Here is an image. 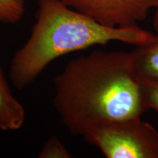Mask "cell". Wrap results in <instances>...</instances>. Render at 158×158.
Returning a JSON list of instances; mask_svg holds the SVG:
<instances>
[{
	"label": "cell",
	"mask_w": 158,
	"mask_h": 158,
	"mask_svg": "<svg viewBox=\"0 0 158 158\" xmlns=\"http://www.w3.org/2000/svg\"><path fill=\"white\" fill-rule=\"evenodd\" d=\"M54 106L70 133L141 116L143 104L131 52L94 51L72 59L54 78Z\"/></svg>",
	"instance_id": "obj_1"
},
{
	"label": "cell",
	"mask_w": 158,
	"mask_h": 158,
	"mask_svg": "<svg viewBox=\"0 0 158 158\" xmlns=\"http://www.w3.org/2000/svg\"><path fill=\"white\" fill-rule=\"evenodd\" d=\"M37 5L30 36L15 51L10 64V78L19 89L30 85L53 61L70 53L112 41L142 45L157 37L138 25H103L62 0H38Z\"/></svg>",
	"instance_id": "obj_2"
},
{
	"label": "cell",
	"mask_w": 158,
	"mask_h": 158,
	"mask_svg": "<svg viewBox=\"0 0 158 158\" xmlns=\"http://www.w3.org/2000/svg\"><path fill=\"white\" fill-rule=\"evenodd\" d=\"M141 117L108 122L83 138L107 158H158V131Z\"/></svg>",
	"instance_id": "obj_3"
},
{
	"label": "cell",
	"mask_w": 158,
	"mask_h": 158,
	"mask_svg": "<svg viewBox=\"0 0 158 158\" xmlns=\"http://www.w3.org/2000/svg\"><path fill=\"white\" fill-rule=\"evenodd\" d=\"M71 8L102 24L113 27L138 26L154 9L155 0H62Z\"/></svg>",
	"instance_id": "obj_4"
},
{
	"label": "cell",
	"mask_w": 158,
	"mask_h": 158,
	"mask_svg": "<svg viewBox=\"0 0 158 158\" xmlns=\"http://www.w3.org/2000/svg\"><path fill=\"white\" fill-rule=\"evenodd\" d=\"M25 121L24 108L12 93L0 68V130L16 131L23 127Z\"/></svg>",
	"instance_id": "obj_5"
},
{
	"label": "cell",
	"mask_w": 158,
	"mask_h": 158,
	"mask_svg": "<svg viewBox=\"0 0 158 158\" xmlns=\"http://www.w3.org/2000/svg\"><path fill=\"white\" fill-rule=\"evenodd\" d=\"M131 54L138 80L158 78V35L151 42L136 45Z\"/></svg>",
	"instance_id": "obj_6"
},
{
	"label": "cell",
	"mask_w": 158,
	"mask_h": 158,
	"mask_svg": "<svg viewBox=\"0 0 158 158\" xmlns=\"http://www.w3.org/2000/svg\"><path fill=\"white\" fill-rule=\"evenodd\" d=\"M24 13V0H0V23H18Z\"/></svg>",
	"instance_id": "obj_7"
},
{
	"label": "cell",
	"mask_w": 158,
	"mask_h": 158,
	"mask_svg": "<svg viewBox=\"0 0 158 158\" xmlns=\"http://www.w3.org/2000/svg\"><path fill=\"white\" fill-rule=\"evenodd\" d=\"M39 158H70L73 157L69 150L56 136L49 138L43 144L38 154Z\"/></svg>",
	"instance_id": "obj_8"
},
{
	"label": "cell",
	"mask_w": 158,
	"mask_h": 158,
	"mask_svg": "<svg viewBox=\"0 0 158 158\" xmlns=\"http://www.w3.org/2000/svg\"><path fill=\"white\" fill-rule=\"evenodd\" d=\"M139 81L145 108L147 110L152 108L158 111V78Z\"/></svg>",
	"instance_id": "obj_9"
},
{
	"label": "cell",
	"mask_w": 158,
	"mask_h": 158,
	"mask_svg": "<svg viewBox=\"0 0 158 158\" xmlns=\"http://www.w3.org/2000/svg\"><path fill=\"white\" fill-rule=\"evenodd\" d=\"M154 9H155V16H154L153 26L155 31L158 32V0H155Z\"/></svg>",
	"instance_id": "obj_10"
}]
</instances>
